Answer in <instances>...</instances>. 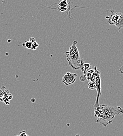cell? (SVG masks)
<instances>
[{"label": "cell", "mask_w": 123, "mask_h": 136, "mask_svg": "<svg viewBox=\"0 0 123 136\" xmlns=\"http://www.w3.org/2000/svg\"><path fill=\"white\" fill-rule=\"evenodd\" d=\"M101 112L96 118L95 122L104 127L111 124L116 115L123 114V109L121 106L113 107L105 104L100 105Z\"/></svg>", "instance_id": "6da1fadb"}, {"label": "cell", "mask_w": 123, "mask_h": 136, "mask_svg": "<svg viewBox=\"0 0 123 136\" xmlns=\"http://www.w3.org/2000/svg\"><path fill=\"white\" fill-rule=\"evenodd\" d=\"M29 41L31 43H34L35 42H36V39H35V38L34 37H31V38H30Z\"/></svg>", "instance_id": "7c38bea8"}, {"label": "cell", "mask_w": 123, "mask_h": 136, "mask_svg": "<svg viewBox=\"0 0 123 136\" xmlns=\"http://www.w3.org/2000/svg\"><path fill=\"white\" fill-rule=\"evenodd\" d=\"M38 46H39V44L36 41V42H35L34 43H32L31 49L33 50H36L37 49Z\"/></svg>", "instance_id": "30bf717a"}, {"label": "cell", "mask_w": 123, "mask_h": 136, "mask_svg": "<svg viewBox=\"0 0 123 136\" xmlns=\"http://www.w3.org/2000/svg\"><path fill=\"white\" fill-rule=\"evenodd\" d=\"M77 74L67 72L62 77V82L65 85H70L72 84L76 81Z\"/></svg>", "instance_id": "277c9868"}, {"label": "cell", "mask_w": 123, "mask_h": 136, "mask_svg": "<svg viewBox=\"0 0 123 136\" xmlns=\"http://www.w3.org/2000/svg\"><path fill=\"white\" fill-rule=\"evenodd\" d=\"M70 1L68 3L67 0H63L62 1L57 3V6L58 7H67L70 5Z\"/></svg>", "instance_id": "52a82bcc"}, {"label": "cell", "mask_w": 123, "mask_h": 136, "mask_svg": "<svg viewBox=\"0 0 123 136\" xmlns=\"http://www.w3.org/2000/svg\"><path fill=\"white\" fill-rule=\"evenodd\" d=\"M107 11L111 12L110 16H106V18L108 20V22L111 25H115L119 29L123 28V14L119 12L115 13L114 10H110Z\"/></svg>", "instance_id": "3957f363"}, {"label": "cell", "mask_w": 123, "mask_h": 136, "mask_svg": "<svg viewBox=\"0 0 123 136\" xmlns=\"http://www.w3.org/2000/svg\"><path fill=\"white\" fill-rule=\"evenodd\" d=\"M88 87L91 90L96 89V85L95 82L89 81L88 83Z\"/></svg>", "instance_id": "ba28073f"}, {"label": "cell", "mask_w": 123, "mask_h": 136, "mask_svg": "<svg viewBox=\"0 0 123 136\" xmlns=\"http://www.w3.org/2000/svg\"><path fill=\"white\" fill-rule=\"evenodd\" d=\"M91 68V64L89 63H84V64L82 65V68H81V70L82 71V72L83 73V75H86L87 73V72L88 71V70Z\"/></svg>", "instance_id": "8992f818"}, {"label": "cell", "mask_w": 123, "mask_h": 136, "mask_svg": "<svg viewBox=\"0 0 123 136\" xmlns=\"http://www.w3.org/2000/svg\"><path fill=\"white\" fill-rule=\"evenodd\" d=\"M32 43H31L30 41H25L24 43L23 44V46L26 47L27 49H31Z\"/></svg>", "instance_id": "9c48e42d"}, {"label": "cell", "mask_w": 123, "mask_h": 136, "mask_svg": "<svg viewBox=\"0 0 123 136\" xmlns=\"http://www.w3.org/2000/svg\"><path fill=\"white\" fill-rule=\"evenodd\" d=\"M77 41H73L69 50L65 53L69 66L74 70L81 69L84 63V60L80 56L79 50L77 47Z\"/></svg>", "instance_id": "7a4b0ae2"}, {"label": "cell", "mask_w": 123, "mask_h": 136, "mask_svg": "<svg viewBox=\"0 0 123 136\" xmlns=\"http://www.w3.org/2000/svg\"><path fill=\"white\" fill-rule=\"evenodd\" d=\"M75 136H80V135H79V134H77V135H75Z\"/></svg>", "instance_id": "9a60e30c"}, {"label": "cell", "mask_w": 123, "mask_h": 136, "mask_svg": "<svg viewBox=\"0 0 123 136\" xmlns=\"http://www.w3.org/2000/svg\"><path fill=\"white\" fill-rule=\"evenodd\" d=\"M80 80L81 81H85L87 80L86 77L84 75L81 76L80 77Z\"/></svg>", "instance_id": "8fae6325"}, {"label": "cell", "mask_w": 123, "mask_h": 136, "mask_svg": "<svg viewBox=\"0 0 123 136\" xmlns=\"http://www.w3.org/2000/svg\"><path fill=\"white\" fill-rule=\"evenodd\" d=\"M95 85H96V89L97 90V96L95 102L94 103V105L93 106L94 109L99 106L100 105L99 104V99L100 95H102L101 93V78L100 75H98L95 79Z\"/></svg>", "instance_id": "5b68a950"}, {"label": "cell", "mask_w": 123, "mask_h": 136, "mask_svg": "<svg viewBox=\"0 0 123 136\" xmlns=\"http://www.w3.org/2000/svg\"><path fill=\"white\" fill-rule=\"evenodd\" d=\"M119 71H120V72L121 73L123 74V65L120 68V70H119Z\"/></svg>", "instance_id": "4fadbf2b"}, {"label": "cell", "mask_w": 123, "mask_h": 136, "mask_svg": "<svg viewBox=\"0 0 123 136\" xmlns=\"http://www.w3.org/2000/svg\"><path fill=\"white\" fill-rule=\"evenodd\" d=\"M31 102L32 103H35V99H34V98L31 99Z\"/></svg>", "instance_id": "5bb4252c"}]
</instances>
